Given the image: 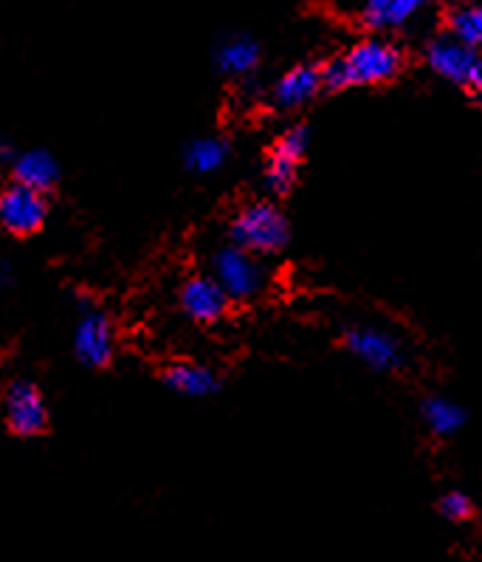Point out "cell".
<instances>
[{
    "mask_svg": "<svg viewBox=\"0 0 482 562\" xmlns=\"http://www.w3.org/2000/svg\"><path fill=\"white\" fill-rule=\"evenodd\" d=\"M423 422L429 427L435 436H455L460 430L462 424H466V413L457 402L443 396H432L423 402Z\"/></svg>",
    "mask_w": 482,
    "mask_h": 562,
    "instance_id": "obj_16",
    "label": "cell"
},
{
    "mask_svg": "<svg viewBox=\"0 0 482 562\" xmlns=\"http://www.w3.org/2000/svg\"><path fill=\"white\" fill-rule=\"evenodd\" d=\"M215 63H218L220 71L229 74V77H249L260 63L257 41L245 37V34L229 37V41L220 43L218 52H215Z\"/></svg>",
    "mask_w": 482,
    "mask_h": 562,
    "instance_id": "obj_15",
    "label": "cell"
},
{
    "mask_svg": "<svg viewBox=\"0 0 482 562\" xmlns=\"http://www.w3.org/2000/svg\"><path fill=\"white\" fill-rule=\"evenodd\" d=\"M211 278L218 280L220 289L229 294V300H254L265 289V271L260 266L257 255L240 249V246H226L211 260Z\"/></svg>",
    "mask_w": 482,
    "mask_h": 562,
    "instance_id": "obj_3",
    "label": "cell"
},
{
    "mask_svg": "<svg viewBox=\"0 0 482 562\" xmlns=\"http://www.w3.org/2000/svg\"><path fill=\"white\" fill-rule=\"evenodd\" d=\"M477 91H480V100H482V86H480V88H477Z\"/></svg>",
    "mask_w": 482,
    "mask_h": 562,
    "instance_id": "obj_23",
    "label": "cell"
},
{
    "mask_svg": "<svg viewBox=\"0 0 482 562\" xmlns=\"http://www.w3.org/2000/svg\"><path fill=\"white\" fill-rule=\"evenodd\" d=\"M181 308L195 323H218L229 308V294L211 274H195L181 289Z\"/></svg>",
    "mask_w": 482,
    "mask_h": 562,
    "instance_id": "obj_10",
    "label": "cell"
},
{
    "mask_svg": "<svg viewBox=\"0 0 482 562\" xmlns=\"http://www.w3.org/2000/svg\"><path fill=\"white\" fill-rule=\"evenodd\" d=\"M305 150H308V131L305 127H288L274 142L268 161H265V187L274 195H288L294 190Z\"/></svg>",
    "mask_w": 482,
    "mask_h": 562,
    "instance_id": "obj_7",
    "label": "cell"
},
{
    "mask_svg": "<svg viewBox=\"0 0 482 562\" xmlns=\"http://www.w3.org/2000/svg\"><path fill=\"white\" fill-rule=\"evenodd\" d=\"M457 3H482V0H457Z\"/></svg>",
    "mask_w": 482,
    "mask_h": 562,
    "instance_id": "obj_22",
    "label": "cell"
},
{
    "mask_svg": "<svg viewBox=\"0 0 482 562\" xmlns=\"http://www.w3.org/2000/svg\"><path fill=\"white\" fill-rule=\"evenodd\" d=\"M426 63L432 71L443 80L455 82L462 88H480L482 86V57L480 48L469 43L457 41V37H437L426 52Z\"/></svg>",
    "mask_w": 482,
    "mask_h": 562,
    "instance_id": "obj_4",
    "label": "cell"
},
{
    "mask_svg": "<svg viewBox=\"0 0 482 562\" xmlns=\"http://www.w3.org/2000/svg\"><path fill=\"white\" fill-rule=\"evenodd\" d=\"M7 278H9V269H7V263L0 260V285L7 283Z\"/></svg>",
    "mask_w": 482,
    "mask_h": 562,
    "instance_id": "obj_21",
    "label": "cell"
},
{
    "mask_svg": "<svg viewBox=\"0 0 482 562\" xmlns=\"http://www.w3.org/2000/svg\"><path fill=\"white\" fill-rule=\"evenodd\" d=\"M229 235L231 244L252 251V255H274L288 244L291 226L277 206L268 204V201H254L234 215Z\"/></svg>",
    "mask_w": 482,
    "mask_h": 562,
    "instance_id": "obj_2",
    "label": "cell"
},
{
    "mask_svg": "<svg viewBox=\"0 0 482 562\" xmlns=\"http://www.w3.org/2000/svg\"><path fill=\"white\" fill-rule=\"evenodd\" d=\"M12 159V147H9V142L0 139V161Z\"/></svg>",
    "mask_w": 482,
    "mask_h": 562,
    "instance_id": "obj_20",
    "label": "cell"
},
{
    "mask_svg": "<svg viewBox=\"0 0 482 562\" xmlns=\"http://www.w3.org/2000/svg\"><path fill=\"white\" fill-rule=\"evenodd\" d=\"M164 384L170 391L184 393V396L204 398L218 391V376H215L206 364L175 362L164 371Z\"/></svg>",
    "mask_w": 482,
    "mask_h": 562,
    "instance_id": "obj_13",
    "label": "cell"
},
{
    "mask_svg": "<svg viewBox=\"0 0 482 562\" xmlns=\"http://www.w3.org/2000/svg\"><path fill=\"white\" fill-rule=\"evenodd\" d=\"M449 29L451 37L482 48V3H462L449 18Z\"/></svg>",
    "mask_w": 482,
    "mask_h": 562,
    "instance_id": "obj_18",
    "label": "cell"
},
{
    "mask_svg": "<svg viewBox=\"0 0 482 562\" xmlns=\"http://www.w3.org/2000/svg\"><path fill=\"white\" fill-rule=\"evenodd\" d=\"M12 176L18 184L48 192L60 181V165L48 150H26L18 159H12Z\"/></svg>",
    "mask_w": 482,
    "mask_h": 562,
    "instance_id": "obj_12",
    "label": "cell"
},
{
    "mask_svg": "<svg viewBox=\"0 0 482 562\" xmlns=\"http://www.w3.org/2000/svg\"><path fill=\"white\" fill-rule=\"evenodd\" d=\"M426 0H364V23L376 32H392L415 18Z\"/></svg>",
    "mask_w": 482,
    "mask_h": 562,
    "instance_id": "obj_14",
    "label": "cell"
},
{
    "mask_svg": "<svg viewBox=\"0 0 482 562\" xmlns=\"http://www.w3.org/2000/svg\"><path fill=\"white\" fill-rule=\"evenodd\" d=\"M344 345L358 362H364L372 371H398L403 364L401 342L381 328H351L344 334Z\"/></svg>",
    "mask_w": 482,
    "mask_h": 562,
    "instance_id": "obj_9",
    "label": "cell"
},
{
    "mask_svg": "<svg viewBox=\"0 0 482 562\" xmlns=\"http://www.w3.org/2000/svg\"><path fill=\"white\" fill-rule=\"evenodd\" d=\"M229 159V145L223 139L206 136V139H195L184 153V161L192 172L209 176V172L220 170Z\"/></svg>",
    "mask_w": 482,
    "mask_h": 562,
    "instance_id": "obj_17",
    "label": "cell"
},
{
    "mask_svg": "<svg viewBox=\"0 0 482 562\" xmlns=\"http://www.w3.org/2000/svg\"><path fill=\"white\" fill-rule=\"evenodd\" d=\"M322 68L297 66L291 71H285L277 80V86L272 88V102L279 111H297V108L308 105L322 91Z\"/></svg>",
    "mask_w": 482,
    "mask_h": 562,
    "instance_id": "obj_11",
    "label": "cell"
},
{
    "mask_svg": "<svg viewBox=\"0 0 482 562\" xmlns=\"http://www.w3.org/2000/svg\"><path fill=\"white\" fill-rule=\"evenodd\" d=\"M3 422L21 438L41 436L48 427V407L41 387L32 382H12L3 393Z\"/></svg>",
    "mask_w": 482,
    "mask_h": 562,
    "instance_id": "obj_6",
    "label": "cell"
},
{
    "mask_svg": "<svg viewBox=\"0 0 482 562\" xmlns=\"http://www.w3.org/2000/svg\"><path fill=\"white\" fill-rule=\"evenodd\" d=\"M437 512L451 522H466L474 515V503H471L469 495H462V492H446L440 497V503H437Z\"/></svg>",
    "mask_w": 482,
    "mask_h": 562,
    "instance_id": "obj_19",
    "label": "cell"
},
{
    "mask_svg": "<svg viewBox=\"0 0 482 562\" xmlns=\"http://www.w3.org/2000/svg\"><path fill=\"white\" fill-rule=\"evenodd\" d=\"M48 218L46 192H37L32 187H23L14 181L12 187L0 192V226L18 238H28L41 232Z\"/></svg>",
    "mask_w": 482,
    "mask_h": 562,
    "instance_id": "obj_5",
    "label": "cell"
},
{
    "mask_svg": "<svg viewBox=\"0 0 482 562\" xmlns=\"http://www.w3.org/2000/svg\"><path fill=\"white\" fill-rule=\"evenodd\" d=\"M403 68V54L395 43L383 37L356 43L353 48L336 57L331 66L322 68L324 86L333 91L342 88H370L395 80Z\"/></svg>",
    "mask_w": 482,
    "mask_h": 562,
    "instance_id": "obj_1",
    "label": "cell"
},
{
    "mask_svg": "<svg viewBox=\"0 0 482 562\" xmlns=\"http://www.w3.org/2000/svg\"><path fill=\"white\" fill-rule=\"evenodd\" d=\"M73 353L88 368H105L116 353V331L102 312H85L73 328Z\"/></svg>",
    "mask_w": 482,
    "mask_h": 562,
    "instance_id": "obj_8",
    "label": "cell"
}]
</instances>
